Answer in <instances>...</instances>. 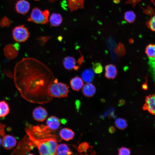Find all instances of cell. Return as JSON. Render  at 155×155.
Returning <instances> with one entry per match:
<instances>
[{"mask_svg": "<svg viewBox=\"0 0 155 155\" xmlns=\"http://www.w3.org/2000/svg\"><path fill=\"white\" fill-rule=\"evenodd\" d=\"M13 79L21 96L27 101L42 104L52 98L48 93L54 76L48 67L32 57L24 58L16 65Z\"/></svg>", "mask_w": 155, "mask_h": 155, "instance_id": "1", "label": "cell"}, {"mask_svg": "<svg viewBox=\"0 0 155 155\" xmlns=\"http://www.w3.org/2000/svg\"><path fill=\"white\" fill-rule=\"evenodd\" d=\"M29 137L35 146L38 148L40 154L56 155L58 144L57 140L55 137H48L40 139Z\"/></svg>", "mask_w": 155, "mask_h": 155, "instance_id": "2", "label": "cell"}, {"mask_svg": "<svg viewBox=\"0 0 155 155\" xmlns=\"http://www.w3.org/2000/svg\"><path fill=\"white\" fill-rule=\"evenodd\" d=\"M69 87L66 84L58 82L57 79H55L48 90L50 96L58 98L67 97L69 92Z\"/></svg>", "mask_w": 155, "mask_h": 155, "instance_id": "3", "label": "cell"}, {"mask_svg": "<svg viewBox=\"0 0 155 155\" xmlns=\"http://www.w3.org/2000/svg\"><path fill=\"white\" fill-rule=\"evenodd\" d=\"M49 11L48 10L42 11L39 8L35 7L33 9L30 17L28 20L36 24H46L48 22Z\"/></svg>", "mask_w": 155, "mask_h": 155, "instance_id": "4", "label": "cell"}, {"mask_svg": "<svg viewBox=\"0 0 155 155\" xmlns=\"http://www.w3.org/2000/svg\"><path fill=\"white\" fill-rule=\"evenodd\" d=\"M35 146L33 143L26 134L18 143L16 148L13 151L12 154H24L29 152Z\"/></svg>", "mask_w": 155, "mask_h": 155, "instance_id": "5", "label": "cell"}, {"mask_svg": "<svg viewBox=\"0 0 155 155\" xmlns=\"http://www.w3.org/2000/svg\"><path fill=\"white\" fill-rule=\"evenodd\" d=\"M5 125L0 123V136L2 137L1 144L5 149L10 150L16 145V140L14 136L5 134Z\"/></svg>", "mask_w": 155, "mask_h": 155, "instance_id": "6", "label": "cell"}, {"mask_svg": "<svg viewBox=\"0 0 155 155\" xmlns=\"http://www.w3.org/2000/svg\"><path fill=\"white\" fill-rule=\"evenodd\" d=\"M29 35L28 29L23 25L17 26L13 30V38L18 42H25L28 39Z\"/></svg>", "mask_w": 155, "mask_h": 155, "instance_id": "7", "label": "cell"}, {"mask_svg": "<svg viewBox=\"0 0 155 155\" xmlns=\"http://www.w3.org/2000/svg\"><path fill=\"white\" fill-rule=\"evenodd\" d=\"M155 94H150L146 98L145 103L142 108L144 110H147L150 113L154 115L155 111Z\"/></svg>", "mask_w": 155, "mask_h": 155, "instance_id": "8", "label": "cell"}, {"mask_svg": "<svg viewBox=\"0 0 155 155\" xmlns=\"http://www.w3.org/2000/svg\"><path fill=\"white\" fill-rule=\"evenodd\" d=\"M34 119L38 121L42 122L46 118L48 113L45 108L41 106L35 108L32 112Z\"/></svg>", "mask_w": 155, "mask_h": 155, "instance_id": "9", "label": "cell"}, {"mask_svg": "<svg viewBox=\"0 0 155 155\" xmlns=\"http://www.w3.org/2000/svg\"><path fill=\"white\" fill-rule=\"evenodd\" d=\"M3 51L5 57L10 60L14 59L18 55V51L16 49L13 44L5 45L3 48Z\"/></svg>", "mask_w": 155, "mask_h": 155, "instance_id": "10", "label": "cell"}, {"mask_svg": "<svg viewBox=\"0 0 155 155\" xmlns=\"http://www.w3.org/2000/svg\"><path fill=\"white\" fill-rule=\"evenodd\" d=\"M30 8L29 3L26 0H20L16 4L15 9L16 11L23 15L26 14Z\"/></svg>", "mask_w": 155, "mask_h": 155, "instance_id": "11", "label": "cell"}, {"mask_svg": "<svg viewBox=\"0 0 155 155\" xmlns=\"http://www.w3.org/2000/svg\"><path fill=\"white\" fill-rule=\"evenodd\" d=\"M75 59L72 56H67L63 60V64L64 67L68 70H78L80 68L78 65H76Z\"/></svg>", "mask_w": 155, "mask_h": 155, "instance_id": "12", "label": "cell"}, {"mask_svg": "<svg viewBox=\"0 0 155 155\" xmlns=\"http://www.w3.org/2000/svg\"><path fill=\"white\" fill-rule=\"evenodd\" d=\"M46 123L48 128L52 131L57 130L60 125L59 119L53 116H51L47 119Z\"/></svg>", "mask_w": 155, "mask_h": 155, "instance_id": "13", "label": "cell"}, {"mask_svg": "<svg viewBox=\"0 0 155 155\" xmlns=\"http://www.w3.org/2000/svg\"><path fill=\"white\" fill-rule=\"evenodd\" d=\"M96 92V89L95 86L90 83H87L82 87V92L86 97H92L94 95Z\"/></svg>", "mask_w": 155, "mask_h": 155, "instance_id": "14", "label": "cell"}, {"mask_svg": "<svg viewBox=\"0 0 155 155\" xmlns=\"http://www.w3.org/2000/svg\"><path fill=\"white\" fill-rule=\"evenodd\" d=\"M105 76L108 79H113L117 74V70L115 66L109 64L105 67Z\"/></svg>", "mask_w": 155, "mask_h": 155, "instance_id": "15", "label": "cell"}, {"mask_svg": "<svg viewBox=\"0 0 155 155\" xmlns=\"http://www.w3.org/2000/svg\"><path fill=\"white\" fill-rule=\"evenodd\" d=\"M59 134L61 139L65 141H68L73 139L75 133L71 129L65 128L61 129Z\"/></svg>", "mask_w": 155, "mask_h": 155, "instance_id": "16", "label": "cell"}, {"mask_svg": "<svg viewBox=\"0 0 155 155\" xmlns=\"http://www.w3.org/2000/svg\"><path fill=\"white\" fill-rule=\"evenodd\" d=\"M70 85L72 89L74 90L79 91L84 85L82 79L78 76L72 78L70 81Z\"/></svg>", "mask_w": 155, "mask_h": 155, "instance_id": "17", "label": "cell"}, {"mask_svg": "<svg viewBox=\"0 0 155 155\" xmlns=\"http://www.w3.org/2000/svg\"><path fill=\"white\" fill-rule=\"evenodd\" d=\"M81 75L84 82L86 83H90L93 80L95 75L93 70L90 68H88L82 72Z\"/></svg>", "mask_w": 155, "mask_h": 155, "instance_id": "18", "label": "cell"}, {"mask_svg": "<svg viewBox=\"0 0 155 155\" xmlns=\"http://www.w3.org/2000/svg\"><path fill=\"white\" fill-rule=\"evenodd\" d=\"M72 152L68 146L64 144L58 145L56 149V155H71Z\"/></svg>", "mask_w": 155, "mask_h": 155, "instance_id": "19", "label": "cell"}, {"mask_svg": "<svg viewBox=\"0 0 155 155\" xmlns=\"http://www.w3.org/2000/svg\"><path fill=\"white\" fill-rule=\"evenodd\" d=\"M49 21L52 26H59L62 23V18L60 14L53 13L50 17Z\"/></svg>", "mask_w": 155, "mask_h": 155, "instance_id": "20", "label": "cell"}, {"mask_svg": "<svg viewBox=\"0 0 155 155\" xmlns=\"http://www.w3.org/2000/svg\"><path fill=\"white\" fill-rule=\"evenodd\" d=\"M9 108L8 104L5 101H0V117L6 116L9 113Z\"/></svg>", "mask_w": 155, "mask_h": 155, "instance_id": "21", "label": "cell"}, {"mask_svg": "<svg viewBox=\"0 0 155 155\" xmlns=\"http://www.w3.org/2000/svg\"><path fill=\"white\" fill-rule=\"evenodd\" d=\"M155 46L153 44H150L146 47L145 52L150 58H154Z\"/></svg>", "mask_w": 155, "mask_h": 155, "instance_id": "22", "label": "cell"}, {"mask_svg": "<svg viewBox=\"0 0 155 155\" xmlns=\"http://www.w3.org/2000/svg\"><path fill=\"white\" fill-rule=\"evenodd\" d=\"M135 18V14L132 11H127L125 13L124 18L128 23H131L133 22Z\"/></svg>", "mask_w": 155, "mask_h": 155, "instance_id": "23", "label": "cell"}, {"mask_svg": "<svg viewBox=\"0 0 155 155\" xmlns=\"http://www.w3.org/2000/svg\"><path fill=\"white\" fill-rule=\"evenodd\" d=\"M115 124L117 128L121 130L125 129L127 126V124L126 120L121 118L116 119L115 121Z\"/></svg>", "mask_w": 155, "mask_h": 155, "instance_id": "24", "label": "cell"}, {"mask_svg": "<svg viewBox=\"0 0 155 155\" xmlns=\"http://www.w3.org/2000/svg\"><path fill=\"white\" fill-rule=\"evenodd\" d=\"M151 18L146 23L147 26L152 31H155V15L151 16Z\"/></svg>", "mask_w": 155, "mask_h": 155, "instance_id": "25", "label": "cell"}, {"mask_svg": "<svg viewBox=\"0 0 155 155\" xmlns=\"http://www.w3.org/2000/svg\"><path fill=\"white\" fill-rule=\"evenodd\" d=\"M93 70L94 72L96 73H100L103 70L101 64L99 63H92Z\"/></svg>", "mask_w": 155, "mask_h": 155, "instance_id": "26", "label": "cell"}, {"mask_svg": "<svg viewBox=\"0 0 155 155\" xmlns=\"http://www.w3.org/2000/svg\"><path fill=\"white\" fill-rule=\"evenodd\" d=\"M10 19L6 16L3 17L0 21V26L1 27H8L11 24Z\"/></svg>", "mask_w": 155, "mask_h": 155, "instance_id": "27", "label": "cell"}, {"mask_svg": "<svg viewBox=\"0 0 155 155\" xmlns=\"http://www.w3.org/2000/svg\"><path fill=\"white\" fill-rule=\"evenodd\" d=\"M116 52L120 55H123L125 53V49L124 45L119 43L116 49Z\"/></svg>", "mask_w": 155, "mask_h": 155, "instance_id": "28", "label": "cell"}, {"mask_svg": "<svg viewBox=\"0 0 155 155\" xmlns=\"http://www.w3.org/2000/svg\"><path fill=\"white\" fill-rule=\"evenodd\" d=\"M118 152L119 155H129L131 154L130 149L123 147L120 148Z\"/></svg>", "mask_w": 155, "mask_h": 155, "instance_id": "29", "label": "cell"}, {"mask_svg": "<svg viewBox=\"0 0 155 155\" xmlns=\"http://www.w3.org/2000/svg\"><path fill=\"white\" fill-rule=\"evenodd\" d=\"M143 9L144 12L147 15H150L151 16L155 15L154 9L150 6H148L146 9Z\"/></svg>", "mask_w": 155, "mask_h": 155, "instance_id": "30", "label": "cell"}, {"mask_svg": "<svg viewBox=\"0 0 155 155\" xmlns=\"http://www.w3.org/2000/svg\"><path fill=\"white\" fill-rule=\"evenodd\" d=\"M89 145L85 142L81 144L78 147V151L80 152H83L86 151L88 148Z\"/></svg>", "mask_w": 155, "mask_h": 155, "instance_id": "31", "label": "cell"}, {"mask_svg": "<svg viewBox=\"0 0 155 155\" xmlns=\"http://www.w3.org/2000/svg\"><path fill=\"white\" fill-rule=\"evenodd\" d=\"M141 0H127L125 4H130L132 5L133 8L136 6V4L141 1Z\"/></svg>", "mask_w": 155, "mask_h": 155, "instance_id": "32", "label": "cell"}, {"mask_svg": "<svg viewBox=\"0 0 155 155\" xmlns=\"http://www.w3.org/2000/svg\"><path fill=\"white\" fill-rule=\"evenodd\" d=\"M40 45L43 46L47 41V38L42 37L38 39Z\"/></svg>", "mask_w": 155, "mask_h": 155, "instance_id": "33", "label": "cell"}, {"mask_svg": "<svg viewBox=\"0 0 155 155\" xmlns=\"http://www.w3.org/2000/svg\"><path fill=\"white\" fill-rule=\"evenodd\" d=\"M4 73L8 77L11 78H13V75L9 70L8 69L5 70L4 71Z\"/></svg>", "mask_w": 155, "mask_h": 155, "instance_id": "34", "label": "cell"}, {"mask_svg": "<svg viewBox=\"0 0 155 155\" xmlns=\"http://www.w3.org/2000/svg\"><path fill=\"white\" fill-rule=\"evenodd\" d=\"M115 128L113 126H111L109 128V131L111 133H113L115 131Z\"/></svg>", "mask_w": 155, "mask_h": 155, "instance_id": "35", "label": "cell"}, {"mask_svg": "<svg viewBox=\"0 0 155 155\" xmlns=\"http://www.w3.org/2000/svg\"><path fill=\"white\" fill-rule=\"evenodd\" d=\"M14 46L16 49L18 51L20 49V45L18 43H15L13 44Z\"/></svg>", "mask_w": 155, "mask_h": 155, "instance_id": "36", "label": "cell"}, {"mask_svg": "<svg viewBox=\"0 0 155 155\" xmlns=\"http://www.w3.org/2000/svg\"><path fill=\"white\" fill-rule=\"evenodd\" d=\"M142 88L145 90H147L148 88V86L146 82L143 84L142 86Z\"/></svg>", "mask_w": 155, "mask_h": 155, "instance_id": "37", "label": "cell"}, {"mask_svg": "<svg viewBox=\"0 0 155 155\" xmlns=\"http://www.w3.org/2000/svg\"><path fill=\"white\" fill-rule=\"evenodd\" d=\"M114 2L115 3H119L120 1V0H113Z\"/></svg>", "mask_w": 155, "mask_h": 155, "instance_id": "38", "label": "cell"}, {"mask_svg": "<svg viewBox=\"0 0 155 155\" xmlns=\"http://www.w3.org/2000/svg\"><path fill=\"white\" fill-rule=\"evenodd\" d=\"M120 104H123L124 103V102H123V100H121L120 102H119Z\"/></svg>", "mask_w": 155, "mask_h": 155, "instance_id": "39", "label": "cell"}, {"mask_svg": "<svg viewBox=\"0 0 155 155\" xmlns=\"http://www.w3.org/2000/svg\"><path fill=\"white\" fill-rule=\"evenodd\" d=\"M151 1L154 4V5L155 0H151Z\"/></svg>", "mask_w": 155, "mask_h": 155, "instance_id": "40", "label": "cell"}, {"mask_svg": "<svg viewBox=\"0 0 155 155\" xmlns=\"http://www.w3.org/2000/svg\"><path fill=\"white\" fill-rule=\"evenodd\" d=\"M1 143H2V142H1V138L0 137V146H1Z\"/></svg>", "mask_w": 155, "mask_h": 155, "instance_id": "41", "label": "cell"}]
</instances>
